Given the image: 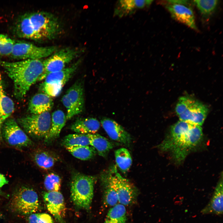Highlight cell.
I'll use <instances>...</instances> for the list:
<instances>
[{"label": "cell", "instance_id": "1", "mask_svg": "<svg viewBox=\"0 0 223 223\" xmlns=\"http://www.w3.org/2000/svg\"><path fill=\"white\" fill-rule=\"evenodd\" d=\"M203 137L201 126L180 120L172 126L158 147L162 151L168 152L175 162L179 164L200 144Z\"/></svg>", "mask_w": 223, "mask_h": 223}, {"label": "cell", "instance_id": "2", "mask_svg": "<svg viewBox=\"0 0 223 223\" xmlns=\"http://www.w3.org/2000/svg\"><path fill=\"white\" fill-rule=\"evenodd\" d=\"M59 29V24L54 15L39 11L20 15L15 23L14 31L20 38L38 40L55 37Z\"/></svg>", "mask_w": 223, "mask_h": 223}, {"label": "cell", "instance_id": "3", "mask_svg": "<svg viewBox=\"0 0 223 223\" xmlns=\"http://www.w3.org/2000/svg\"><path fill=\"white\" fill-rule=\"evenodd\" d=\"M0 65L12 81L14 95L20 100L25 96L32 85L40 81L44 72L43 61L40 59L1 61Z\"/></svg>", "mask_w": 223, "mask_h": 223}, {"label": "cell", "instance_id": "4", "mask_svg": "<svg viewBox=\"0 0 223 223\" xmlns=\"http://www.w3.org/2000/svg\"><path fill=\"white\" fill-rule=\"evenodd\" d=\"M96 178L80 173L75 174L71 183V197L77 207L88 210L94 196Z\"/></svg>", "mask_w": 223, "mask_h": 223}, {"label": "cell", "instance_id": "5", "mask_svg": "<svg viewBox=\"0 0 223 223\" xmlns=\"http://www.w3.org/2000/svg\"><path fill=\"white\" fill-rule=\"evenodd\" d=\"M180 120L201 126L207 116L208 109L200 102L190 97H180L176 107Z\"/></svg>", "mask_w": 223, "mask_h": 223}, {"label": "cell", "instance_id": "6", "mask_svg": "<svg viewBox=\"0 0 223 223\" xmlns=\"http://www.w3.org/2000/svg\"><path fill=\"white\" fill-rule=\"evenodd\" d=\"M17 122L24 131L31 137L37 139L45 138L51 126V116L49 112L22 117Z\"/></svg>", "mask_w": 223, "mask_h": 223}, {"label": "cell", "instance_id": "7", "mask_svg": "<svg viewBox=\"0 0 223 223\" xmlns=\"http://www.w3.org/2000/svg\"><path fill=\"white\" fill-rule=\"evenodd\" d=\"M106 173L109 182L117 194L120 203L126 206L133 203L138 194L136 188L128 180L121 176L116 167Z\"/></svg>", "mask_w": 223, "mask_h": 223}, {"label": "cell", "instance_id": "8", "mask_svg": "<svg viewBox=\"0 0 223 223\" xmlns=\"http://www.w3.org/2000/svg\"><path fill=\"white\" fill-rule=\"evenodd\" d=\"M78 60L69 67L48 74L42 83L41 89L51 97L58 96L63 87L76 71L80 63Z\"/></svg>", "mask_w": 223, "mask_h": 223}, {"label": "cell", "instance_id": "9", "mask_svg": "<svg viewBox=\"0 0 223 223\" xmlns=\"http://www.w3.org/2000/svg\"><path fill=\"white\" fill-rule=\"evenodd\" d=\"M1 132L5 142L12 147L23 148L33 144L31 140L12 118H9L3 123Z\"/></svg>", "mask_w": 223, "mask_h": 223}, {"label": "cell", "instance_id": "10", "mask_svg": "<svg viewBox=\"0 0 223 223\" xmlns=\"http://www.w3.org/2000/svg\"><path fill=\"white\" fill-rule=\"evenodd\" d=\"M11 204L15 211L22 215L34 213L39 208L37 193L33 189L26 186H22L16 191Z\"/></svg>", "mask_w": 223, "mask_h": 223}, {"label": "cell", "instance_id": "11", "mask_svg": "<svg viewBox=\"0 0 223 223\" xmlns=\"http://www.w3.org/2000/svg\"><path fill=\"white\" fill-rule=\"evenodd\" d=\"M56 50L54 46L40 47L30 42L19 41L15 42L10 56L21 60L40 59L50 55Z\"/></svg>", "mask_w": 223, "mask_h": 223}, {"label": "cell", "instance_id": "12", "mask_svg": "<svg viewBox=\"0 0 223 223\" xmlns=\"http://www.w3.org/2000/svg\"><path fill=\"white\" fill-rule=\"evenodd\" d=\"M62 102L67 109V120L81 113L84 110L85 102L82 82H77L73 85L63 96Z\"/></svg>", "mask_w": 223, "mask_h": 223}, {"label": "cell", "instance_id": "13", "mask_svg": "<svg viewBox=\"0 0 223 223\" xmlns=\"http://www.w3.org/2000/svg\"><path fill=\"white\" fill-rule=\"evenodd\" d=\"M79 51L70 48H66L54 52L43 61L44 72L40 81L44 80L50 73L61 70L77 56Z\"/></svg>", "mask_w": 223, "mask_h": 223}, {"label": "cell", "instance_id": "14", "mask_svg": "<svg viewBox=\"0 0 223 223\" xmlns=\"http://www.w3.org/2000/svg\"><path fill=\"white\" fill-rule=\"evenodd\" d=\"M48 211L60 223H66L63 219L65 209L63 197L59 191H47L43 195Z\"/></svg>", "mask_w": 223, "mask_h": 223}, {"label": "cell", "instance_id": "15", "mask_svg": "<svg viewBox=\"0 0 223 223\" xmlns=\"http://www.w3.org/2000/svg\"><path fill=\"white\" fill-rule=\"evenodd\" d=\"M101 123L109 137L112 140L129 146L131 138L130 134L115 120L106 117L103 118Z\"/></svg>", "mask_w": 223, "mask_h": 223}, {"label": "cell", "instance_id": "16", "mask_svg": "<svg viewBox=\"0 0 223 223\" xmlns=\"http://www.w3.org/2000/svg\"><path fill=\"white\" fill-rule=\"evenodd\" d=\"M166 7L173 19L193 29L197 30L194 12L189 6L168 3Z\"/></svg>", "mask_w": 223, "mask_h": 223}, {"label": "cell", "instance_id": "17", "mask_svg": "<svg viewBox=\"0 0 223 223\" xmlns=\"http://www.w3.org/2000/svg\"><path fill=\"white\" fill-rule=\"evenodd\" d=\"M223 178L222 176L215 188L212 195L207 204L201 210L203 214L221 215L223 213Z\"/></svg>", "mask_w": 223, "mask_h": 223}, {"label": "cell", "instance_id": "18", "mask_svg": "<svg viewBox=\"0 0 223 223\" xmlns=\"http://www.w3.org/2000/svg\"><path fill=\"white\" fill-rule=\"evenodd\" d=\"M54 103L52 97L44 93L34 95L30 99L28 109L32 114H39L49 112L53 107Z\"/></svg>", "mask_w": 223, "mask_h": 223}, {"label": "cell", "instance_id": "19", "mask_svg": "<svg viewBox=\"0 0 223 223\" xmlns=\"http://www.w3.org/2000/svg\"><path fill=\"white\" fill-rule=\"evenodd\" d=\"M66 120V116L62 110H58L53 112L51 116L50 128L48 134L44 138L46 143H51L59 136Z\"/></svg>", "mask_w": 223, "mask_h": 223}, {"label": "cell", "instance_id": "20", "mask_svg": "<svg viewBox=\"0 0 223 223\" xmlns=\"http://www.w3.org/2000/svg\"><path fill=\"white\" fill-rule=\"evenodd\" d=\"M100 123L95 118H81L76 120L70 126L76 133L82 134L95 133L99 129Z\"/></svg>", "mask_w": 223, "mask_h": 223}, {"label": "cell", "instance_id": "21", "mask_svg": "<svg viewBox=\"0 0 223 223\" xmlns=\"http://www.w3.org/2000/svg\"><path fill=\"white\" fill-rule=\"evenodd\" d=\"M87 134L90 139V145L101 156L106 157L114 146L113 143L100 134L96 133Z\"/></svg>", "mask_w": 223, "mask_h": 223}, {"label": "cell", "instance_id": "22", "mask_svg": "<svg viewBox=\"0 0 223 223\" xmlns=\"http://www.w3.org/2000/svg\"><path fill=\"white\" fill-rule=\"evenodd\" d=\"M33 158L37 165L44 170L51 168L58 159L57 156L55 154L43 150L36 151L33 155Z\"/></svg>", "mask_w": 223, "mask_h": 223}, {"label": "cell", "instance_id": "23", "mask_svg": "<svg viewBox=\"0 0 223 223\" xmlns=\"http://www.w3.org/2000/svg\"><path fill=\"white\" fill-rule=\"evenodd\" d=\"M14 110V102L5 94L1 81L0 82V128L3 123L9 118Z\"/></svg>", "mask_w": 223, "mask_h": 223}, {"label": "cell", "instance_id": "24", "mask_svg": "<svg viewBox=\"0 0 223 223\" xmlns=\"http://www.w3.org/2000/svg\"><path fill=\"white\" fill-rule=\"evenodd\" d=\"M100 179L103 189V201L107 206L113 207L119 202L117 194L108 180L106 172L102 173Z\"/></svg>", "mask_w": 223, "mask_h": 223}, {"label": "cell", "instance_id": "25", "mask_svg": "<svg viewBox=\"0 0 223 223\" xmlns=\"http://www.w3.org/2000/svg\"><path fill=\"white\" fill-rule=\"evenodd\" d=\"M126 210L125 206L117 204L108 211L104 223H126Z\"/></svg>", "mask_w": 223, "mask_h": 223}, {"label": "cell", "instance_id": "26", "mask_svg": "<svg viewBox=\"0 0 223 223\" xmlns=\"http://www.w3.org/2000/svg\"><path fill=\"white\" fill-rule=\"evenodd\" d=\"M115 156L117 166L123 173H126L132 164V159L128 150L125 148L117 149L115 151Z\"/></svg>", "mask_w": 223, "mask_h": 223}, {"label": "cell", "instance_id": "27", "mask_svg": "<svg viewBox=\"0 0 223 223\" xmlns=\"http://www.w3.org/2000/svg\"><path fill=\"white\" fill-rule=\"evenodd\" d=\"M66 148L73 156L82 160L91 159L96 153L95 149L89 145L73 146Z\"/></svg>", "mask_w": 223, "mask_h": 223}, {"label": "cell", "instance_id": "28", "mask_svg": "<svg viewBox=\"0 0 223 223\" xmlns=\"http://www.w3.org/2000/svg\"><path fill=\"white\" fill-rule=\"evenodd\" d=\"M61 144L65 147L90 145V139L87 134L78 133L65 136L62 140Z\"/></svg>", "mask_w": 223, "mask_h": 223}, {"label": "cell", "instance_id": "29", "mask_svg": "<svg viewBox=\"0 0 223 223\" xmlns=\"http://www.w3.org/2000/svg\"><path fill=\"white\" fill-rule=\"evenodd\" d=\"M203 17H208L214 12L217 6L216 0H198L193 1Z\"/></svg>", "mask_w": 223, "mask_h": 223}, {"label": "cell", "instance_id": "30", "mask_svg": "<svg viewBox=\"0 0 223 223\" xmlns=\"http://www.w3.org/2000/svg\"><path fill=\"white\" fill-rule=\"evenodd\" d=\"M44 185L48 191H59L61 187V179L56 174H48L45 177Z\"/></svg>", "mask_w": 223, "mask_h": 223}, {"label": "cell", "instance_id": "31", "mask_svg": "<svg viewBox=\"0 0 223 223\" xmlns=\"http://www.w3.org/2000/svg\"><path fill=\"white\" fill-rule=\"evenodd\" d=\"M15 42L7 35L0 33V55L10 56Z\"/></svg>", "mask_w": 223, "mask_h": 223}, {"label": "cell", "instance_id": "32", "mask_svg": "<svg viewBox=\"0 0 223 223\" xmlns=\"http://www.w3.org/2000/svg\"><path fill=\"white\" fill-rule=\"evenodd\" d=\"M29 223H54L51 217L46 213H33L28 217Z\"/></svg>", "mask_w": 223, "mask_h": 223}, {"label": "cell", "instance_id": "33", "mask_svg": "<svg viewBox=\"0 0 223 223\" xmlns=\"http://www.w3.org/2000/svg\"><path fill=\"white\" fill-rule=\"evenodd\" d=\"M119 10L116 11L118 13L120 11L124 13H129L133 10L135 7L134 0H120L119 1Z\"/></svg>", "mask_w": 223, "mask_h": 223}, {"label": "cell", "instance_id": "34", "mask_svg": "<svg viewBox=\"0 0 223 223\" xmlns=\"http://www.w3.org/2000/svg\"><path fill=\"white\" fill-rule=\"evenodd\" d=\"M135 5L136 7L142 8L145 5L150 6L152 2V0H134Z\"/></svg>", "mask_w": 223, "mask_h": 223}, {"label": "cell", "instance_id": "35", "mask_svg": "<svg viewBox=\"0 0 223 223\" xmlns=\"http://www.w3.org/2000/svg\"><path fill=\"white\" fill-rule=\"evenodd\" d=\"M169 4H183L189 6L190 3V1L188 0H173L167 1Z\"/></svg>", "mask_w": 223, "mask_h": 223}, {"label": "cell", "instance_id": "36", "mask_svg": "<svg viewBox=\"0 0 223 223\" xmlns=\"http://www.w3.org/2000/svg\"><path fill=\"white\" fill-rule=\"evenodd\" d=\"M8 183V181L4 176L0 173V189Z\"/></svg>", "mask_w": 223, "mask_h": 223}, {"label": "cell", "instance_id": "37", "mask_svg": "<svg viewBox=\"0 0 223 223\" xmlns=\"http://www.w3.org/2000/svg\"><path fill=\"white\" fill-rule=\"evenodd\" d=\"M1 81H2V78H1V75H0V82Z\"/></svg>", "mask_w": 223, "mask_h": 223}, {"label": "cell", "instance_id": "38", "mask_svg": "<svg viewBox=\"0 0 223 223\" xmlns=\"http://www.w3.org/2000/svg\"><path fill=\"white\" fill-rule=\"evenodd\" d=\"M1 214L0 213V218H1Z\"/></svg>", "mask_w": 223, "mask_h": 223}]
</instances>
